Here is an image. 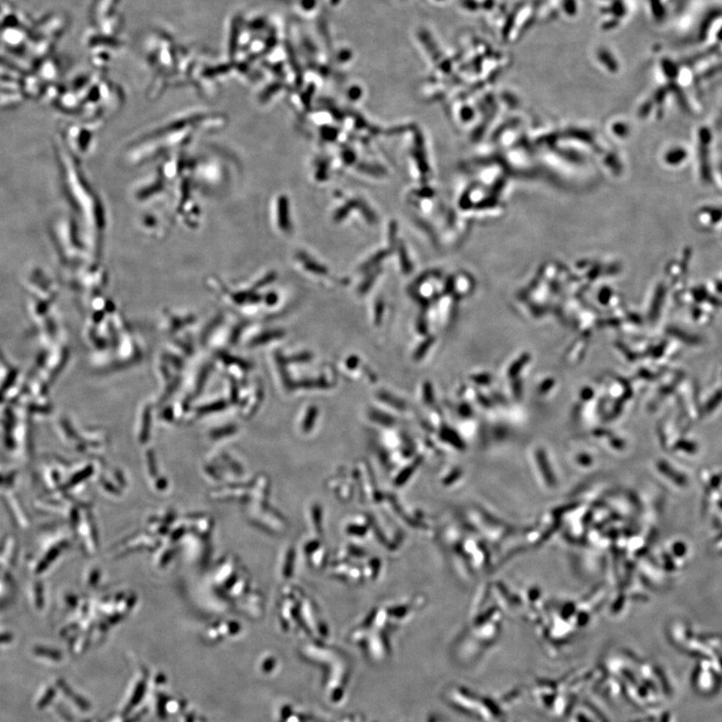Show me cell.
<instances>
[{"label":"cell","instance_id":"cell-1","mask_svg":"<svg viewBox=\"0 0 722 722\" xmlns=\"http://www.w3.org/2000/svg\"><path fill=\"white\" fill-rule=\"evenodd\" d=\"M339 1H341V0H332L333 3L335 4L339 3Z\"/></svg>","mask_w":722,"mask_h":722}]
</instances>
